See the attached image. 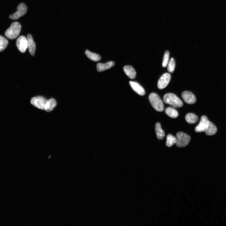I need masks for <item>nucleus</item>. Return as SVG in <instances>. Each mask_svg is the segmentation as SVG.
Returning <instances> with one entry per match:
<instances>
[{
    "label": "nucleus",
    "instance_id": "nucleus-1",
    "mask_svg": "<svg viewBox=\"0 0 226 226\" xmlns=\"http://www.w3.org/2000/svg\"><path fill=\"white\" fill-rule=\"evenodd\" d=\"M163 100L165 103L170 105L174 108H180L183 105L182 101L177 96L173 93L166 94L163 97Z\"/></svg>",
    "mask_w": 226,
    "mask_h": 226
},
{
    "label": "nucleus",
    "instance_id": "nucleus-2",
    "mask_svg": "<svg viewBox=\"0 0 226 226\" xmlns=\"http://www.w3.org/2000/svg\"><path fill=\"white\" fill-rule=\"evenodd\" d=\"M21 30V26L17 22L12 23L5 33V36L8 38L14 39L17 38L20 34Z\"/></svg>",
    "mask_w": 226,
    "mask_h": 226
},
{
    "label": "nucleus",
    "instance_id": "nucleus-3",
    "mask_svg": "<svg viewBox=\"0 0 226 226\" xmlns=\"http://www.w3.org/2000/svg\"><path fill=\"white\" fill-rule=\"evenodd\" d=\"M149 99L154 109L159 112H162L164 110V105L159 96L157 94L153 93L150 94Z\"/></svg>",
    "mask_w": 226,
    "mask_h": 226
},
{
    "label": "nucleus",
    "instance_id": "nucleus-4",
    "mask_svg": "<svg viewBox=\"0 0 226 226\" xmlns=\"http://www.w3.org/2000/svg\"><path fill=\"white\" fill-rule=\"evenodd\" d=\"M176 145L179 147H184L187 146L190 140V137L182 132H179L176 135Z\"/></svg>",
    "mask_w": 226,
    "mask_h": 226
},
{
    "label": "nucleus",
    "instance_id": "nucleus-5",
    "mask_svg": "<svg viewBox=\"0 0 226 226\" xmlns=\"http://www.w3.org/2000/svg\"><path fill=\"white\" fill-rule=\"evenodd\" d=\"M45 98L42 96L33 97L31 100V104L39 109L45 110L47 101Z\"/></svg>",
    "mask_w": 226,
    "mask_h": 226
},
{
    "label": "nucleus",
    "instance_id": "nucleus-6",
    "mask_svg": "<svg viewBox=\"0 0 226 226\" xmlns=\"http://www.w3.org/2000/svg\"><path fill=\"white\" fill-rule=\"evenodd\" d=\"M27 10V7L23 3H21L18 6L17 11L12 15L9 16L10 19L13 20H16L25 15Z\"/></svg>",
    "mask_w": 226,
    "mask_h": 226
},
{
    "label": "nucleus",
    "instance_id": "nucleus-7",
    "mask_svg": "<svg viewBox=\"0 0 226 226\" xmlns=\"http://www.w3.org/2000/svg\"><path fill=\"white\" fill-rule=\"evenodd\" d=\"M209 122L207 116H202L199 124L196 127L195 132L196 133L205 132L208 128Z\"/></svg>",
    "mask_w": 226,
    "mask_h": 226
},
{
    "label": "nucleus",
    "instance_id": "nucleus-8",
    "mask_svg": "<svg viewBox=\"0 0 226 226\" xmlns=\"http://www.w3.org/2000/svg\"><path fill=\"white\" fill-rule=\"evenodd\" d=\"M16 45L19 51L24 53L28 47L27 38L23 36L19 37L16 40Z\"/></svg>",
    "mask_w": 226,
    "mask_h": 226
},
{
    "label": "nucleus",
    "instance_id": "nucleus-9",
    "mask_svg": "<svg viewBox=\"0 0 226 226\" xmlns=\"http://www.w3.org/2000/svg\"><path fill=\"white\" fill-rule=\"evenodd\" d=\"M171 79V75L168 73L164 74L159 79L158 84V87L160 89H163L169 84Z\"/></svg>",
    "mask_w": 226,
    "mask_h": 226
},
{
    "label": "nucleus",
    "instance_id": "nucleus-10",
    "mask_svg": "<svg viewBox=\"0 0 226 226\" xmlns=\"http://www.w3.org/2000/svg\"><path fill=\"white\" fill-rule=\"evenodd\" d=\"M182 96L185 102L187 104H193L196 101L195 96L190 92H184L182 93Z\"/></svg>",
    "mask_w": 226,
    "mask_h": 226
},
{
    "label": "nucleus",
    "instance_id": "nucleus-11",
    "mask_svg": "<svg viewBox=\"0 0 226 226\" xmlns=\"http://www.w3.org/2000/svg\"><path fill=\"white\" fill-rule=\"evenodd\" d=\"M130 84L133 90L137 94L141 96L145 94V92L143 88L138 83L130 81Z\"/></svg>",
    "mask_w": 226,
    "mask_h": 226
},
{
    "label": "nucleus",
    "instance_id": "nucleus-12",
    "mask_svg": "<svg viewBox=\"0 0 226 226\" xmlns=\"http://www.w3.org/2000/svg\"><path fill=\"white\" fill-rule=\"evenodd\" d=\"M27 40L28 43V47L29 51L31 54L34 56L36 50V44L33 41V38L30 34H28L27 36Z\"/></svg>",
    "mask_w": 226,
    "mask_h": 226
},
{
    "label": "nucleus",
    "instance_id": "nucleus-13",
    "mask_svg": "<svg viewBox=\"0 0 226 226\" xmlns=\"http://www.w3.org/2000/svg\"><path fill=\"white\" fill-rule=\"evenodd\" d=\"M115 64V63L112 61L108 62L105 64L98 63L96 66L97 70L98 72H102L106 70L109 69Z\"/></svg>",
    "mask_w": 226,
    "mask_h": 226
},
{
    "label": "nucleus",
    "instance_id": "nucleus-14",
    "mask_svg": "<svg viewBox=\"0 0 226 226\" xmlns=\"http://www.w3.org/2000/svg\"><path fill=\"white\" fill-rule=\"evenodd\" d=\"M125 74L131 79H133L136 77V73L134 68L131 66H126L123 68Z\"/></svg>",
    "mask_w": 226,
    "mask_h": 226
},
{
    "label": "nucleus",
    "instance_id": "nucleus-15",
    "mask_svg": "<svg viewBox=\"0 0 226 226\" xmlns=\"http://www.w3.org/2000/svg\"><path fill=\"white\" fill-rule=\"evenodd\" d=\"M155 130L157 138L159 140H162L165 136V133L162 129L159 123H157L155 125Z\"/></svg>",
    "mask_w": 226,
    "mask_h": 226
},
{
    "label": "nucleus",
    "instance_id": "nucleus-16",
    "mask_svg": "<svg viewBox=\"0 0 226 226\" xmlns=\"http://www.w3.org/2000/svg\"><path fill=\"white\" fill-rule=\"evenodd\" d=\"M57 103L56 101L54 98L48 100L45 108V110L47 112H50L52 111L54 108L57 106Z\"/></svg>",
    "mask_w": 226,
    "mask_h": 226
},
{
    "label": "nucleus",
    "instance_id": "nucleus-17",
    "mask_svg": "<svg viewBox=\"0 0 226 226\" xmlns=\"http://www.w3.org/2000/svg\"><path fill=\"white\" fill-rule=\"evenodd\" d=\"M165 113L172 118H176L179 115L178 112L174 107H168L165 110Z\"/></svg>",
    "mask_w": 226,
    "mask_h": 226
},
{
    "label": "nucleus",
    "instance_id": "nucleus-18",
    "mask_svg": "<svg viewBox=\"0 0 226 226\" xmlns=\"http://www.w3.org/2000/svg\"><path fill=\"white\" fill-rule=\"evenodd\" d=\"M217 132V127L212 123L210 121L208 128L205 131L206 134L209 136L213 135L215 134Z\"/></svg>",
    "mask_w": 226,
    "mask_h": 226
},
{
    "label": "nucleus",
    "instance_id": "nucleus-19",
    "mask_svg": "<svg viewBox=\"0 0 226 226\" xmlns=\"http://www.w3.org/2000/svg\"><path fill=\"white\" fill-rule=\"evenodd\" d=\"M186 122L190 124L195 123L198 121V118L197 116L193 113H189L185 116Z\"/></svg>",
    "mask_w": 226,
    "mask_h": 226
},
{
    "label": "nucleus",
    "instance_id": "nucleus-20",
    "mask_svg": "<svg viewBox=\"0 0 226 226\" xmlns=\"http://www.w3.org/2000/svg\"><path fill=\"white\" fill-rule=\"evenodd\" d=\"M85 54L90 60L94 61H99L101 59V57L99 55L87 50L85 51Z\"/></svg>",
    "mask_w": 226,
    "mask_h": 226
},
{
    "label": "nucleus",
    "instance_id": "nucleus-21",
    "mask_svg": "<svg viewBox=\"0 0 226 226\" xmlns=\"http://www.w3.org/2000/svg\"><path fill=\"white\" fill-rule=\"evenodd\" d=\"M176 137L172 135L169 134L167 135L166 137V146L169 147L176 144Z\"/></svg>",
    "mask_w": 226,
    "mask_h": 226
},
{
    "label": "nucleus",
    "instance_id": "nucleus-22",
    "mask_svg": "<svg viewBox=\"0 0 226 226\" xmlns=\"http://www.w3.org/2000/svg\"><path fill=\"white\" fill-rule=\"evenodd\" d=\"M8 43V42L7 39L3 36H0V52L5 50Z\"/></svg>",
    "mask_w": 226,
    "mask_h": 226
},
{
    "label": "nucleus",
    "instance_id": "nucleus-23",
    "mask_svg": "<svg viewBox=\"0 0 226 226\" xmlns=\"http://www.w3.org/2000/svg\"><path fill=\"white\" fill-rule=\"evenodd\" d=\"M168 64V71L171 73H173L175 67V62L173 58L171 59Z\"/></svg>",
    "mask_w": 226,
    "mask_h": 226
},
{
    "label": "nucleus",
    "instance_id": "nucleus-24",
    "mask_svg": "<svg viewBox=\"0 0 226 226\" xmlns=\"http://www.w3.org/2000/svg\"><path fill=\"white\" fill-rule=\"evenodd\" d=\"M169 51H166L164 54L163 63L162 66L164 68L166 67L168 65L169 60Z\"/></svg>",
    "mask_w": 226,
    "mask_h": 226
}]
</instances>
